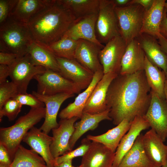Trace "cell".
Returning a JSON list of instances; mask_svg holds the SVG:
<instances>
[{
    "label": "cell",
    "mask_w": 167,
    "mask_h": 167,
    "mask_svg": "<svg viewBox=\"0 0 167 167\" xmlns=\"http://www.w3.org/2000/svg\"><path fill=\"white\" fill-rule=\"evenodd\" d=\"M151 88L144 70L131 74H120L110 84L106 103L113 124L124 119L132 122L137 116H143L151 101Z\"/></svg>",
    "instance_id": "1"
},
{
    "label": "cell",
    "mask_w": 167,
    "mask_h": 167,
    "mask_svg": "<svg viewBox=\"0 0 167 167\" xmlns=\"http://www.w3.org/2000/svg\"><path fill=\"white\" fill-rule=\"evenodd\" d=\"M75 19L56 1L33 17L28 25L34 41L46 47L62 38Z\"/></svg>",
    "instance_id": "2"
},
{
    "label": "cell",
    "mask_w": 167,
    "mask_h": 167,
    "mask_svg": "<svg viewBox=\"0 0 167 167\" xmlns=\"http://www.w3.org/2000/svg\"><path fill=\"white\" fill-rule=\"evenodd\" d=\"M0 52L11 53L19 58L25 56L33 41L28 24L10 17L0 24Z\"/></svg>",
    "instance_id": "3"
},
{
    "label": "cell",
    "mask_w": 167,
    "mask_h": 167,
    "mask_svg": "<svg viewBox=\"0 0 167 167\" xmlns=\"http://www.w3.org/2000/svg\"><path fill=\"white\" fill-rule=\"evenodd\" d=\"M45 107L31 108L22 116L13 125L0 129V144L8 152L12 160L15 153L25 136L34 126L45 118Z\"/></svg>",
    "instance_id": "4"
},
{
    "label": "cell",
    "mask_w": 167,
    "mask_h": 167,
    "mask_svg": "<svg viewBox=\"0 0 167 167\" xmlns=\"http://www.w3.org/2000/svg\"><path fill=\"white\" fill-rule=\"evenodd\" d=\"M145 11L143 7L135 4L115 6L119 32L127 45L140 35Z\"/></svg>",
    "instance_id": "5"
},
{
    "label": "cell",
    "mask_w": 167,
    "mask_h": 167,
    "mask_svg": "<svg viewBox=\"0 0 167 167\" xmlns=\"http://www.w3.org/2000/svg\"><path fill=\"white\" fill-rule=\"evenodd\" d=\"M37 82V92L44 95H53L62 93L72 94L81 89L74 83L63 76L59 72L46 69L34 78Z\"/></svg>",
    "instance_id": "6"
},
{
    "label": "cell",
    "mask_w": 167,
    "mask_h": 167,
    "mask_svg": "<svg viewBox=\"0 0 167 167\" xmlns=\"http://www.w3.org/2000/svg\"><path fill=\"white\" fill-rule=\"evenodd\" d=\"M113 0H100L95 26L96 36L99 42L106 44L113 37L120 35Z\"/></svg>",
    "instance_id": "7"
},
{
    "label": "cell",
    "mask_w": 167,
    "mask_h": 167,
    "mask_svg": "<svg viewBox=\"0 0 167 167\" xmlns=\"http://www.w3.org/2000/svg\"><path fill=\"white\" fill-rule=\"evenodd\" d=\"M9 67V76L11 81L16 86L18 94L27 93L30 81L36 75L44 72L46 69L33 65L27 54L19 58Z\"/></svg>",
    "instance_id": "8"
},
{
    "label": "cell",
    "mask_w": 167,
    "mask_h": 167,
    "mask_svg": "<svg viewBox=\"0 0 167 167\" xmlns=\"http://www.w3.org/2000/svg\"><path fill=\"white\" fill-rule=\"evenodd\" d=\"M127 45L118 35L110 40L101 50L99 57L104 74L110 72L120 74L122 58Z\"/></svg>",
    "instance_id": "9"
},
{
    "label": "cell",
    "mask_w": 167,
    "mask_h": 167,
    "mask_svg": "<svg viewBox=\"0 0 167 167\" xmlns=\"http://www.w3.org/2000/svg\"><path fill=\"white\" fill-rule=\"evenodd\" d=\"M151 101L148 109L143 116L163 142L167 138V103L151 89Z\"/></svg>",
    "instance_id": "10"
},
{
    "label": "cell",
    "mask_w": 167,
    "mask_h": 167,
    "mask_svg": "<svg viewBox=\"0 0 167 167\" xmlns=\"http://www.w3.org/2000/svg\"><path fill=\"white\" fill-rule=\"evenodd\" d=\"M45 106L44 121L40 129L44 133L48 134L51 130L58 127L59 124L57 118L59 109L66 100L74 96V94L62 93L53 95H44L33 91L32 94Z\"/></svg>",
    "instance_id": "11"
},
{
    "label": "cell",
    "mask_w": 167,
    "mask_h": 167,
    "mask_svg": "<svg viewBox=\"0 0 167 167\" xmlns=\"http://www.w3.org/2000/svg\"><path fill=\"white\" fill-rule=\"evenodd\" d=\"M79 119L74 117L61 119L58 126L52 130L53 139L50 150L54 159L71 151L69 141L75 130V123Z\"/></svg>",
    "instance_id": "12"
},
{
    "label": "cell",
    "mask_w": 167,
    "mask_h": 167,
    "mask_svg": "<svg viewBox=\"0 0 167 167\" xmlns=\"http://www.w3.org/2000/svg\"><path fill=\"white\" fill-rule=\"evenodd\" d=\"M56 57L60 73L63 76L75 83L81 90L88 87L92 80L94 73L75 59Z\"/></svg>",
    "instance_id": "13"
},
{
    "label": "cell",
    "mask_w": 167,
    "mask_h": 167,
    "mask_svg": "<svg viewBox=\"0 0 167 167\" xmlns=\"http://www.w3.org/2000/svg\"><path fill=\"white\" fill-rule=\"evenodd\" d=\"M118 75L113 72L104 74L92 91L85 105L84 113L96 114L108 109L106 103L107 91L111 83Z\"/></svg>",
    "instance_id": "14"
},
{
    "label": "cell",
    "mask_w": 167,
    "mask_h": 167,
    "mask_svg": "<svg viewBox=\"0 0 167 167\" xmlns=\"http://www.w3.org/2000/svg\"><path fill=\"white\" fill-rule=\"evenodd\" d=\"M98 13L75 19L63 37L77 41L80 39L88 40L104 47V46L99 42L96 34L95 26Z\"/></svg>",
    "instance_id": "15"
},
{
    "label": "cell",
    "mask_w": 167,
    "mask_h": 167,
    "mask_svg": "<svg viewBox=\"0 0 167 167\" xmlns=\"http://www.w3.org/2000/svg\"><path fill=\"white\" fill-rule=\"evenodd\" d=\"M52 139V136L34 126L27 133L23 141L42 157L47 167H54V159L50 150Z\"/></svg>",
    "instance_id": "16"
},
{
    "label": "cell",
    "mask_w": 167,
    "mask_h": 167,
    "mask_svg": "<svg viewBox=\"0 0 167 167\" xmlns=\"http://www.w3.org/2000/svg\"><path fill=\"white\" fill-rule=\"evenodd\" d=\"M102 47L91 41L80 39L75 54V59L84 67L93 73L103 70L99 57Z\"/></svg>",
    "instance_id": "17"
},
{
    "label": "cell",
    "mask_w": 167,
    "mask_h": 167,
    "mask_svg": "<svg viewBox=\"0 0 167 167\" xmlns=\"http://www.w3.org/2000/svg\"><path fill=\"white\" fill-rule=\"evenodd\" d=\"M145 54L137 38L127 45L121 62L120 74H131L144 70Z\"/></svg>",
    "instance_id": "18"
},
{
    "label": "cell",
    "mask_w": 167,
    "mask_h": 167,
    "mask_svg": "<svg viewBox=\"0 0 167 167\" xmlns=\"http://www.w3.org/2000/svg\"><path fill=\"white\" fill-rule=\"evenodd\" d=\"M142 142L145 153L148 159L156 167H161L167 158V145L152 129L143 135Z\"/></svg>",
    "instance_id": "19"
},
{
    "label": "cell",
    "mask_w": 167,
    "mask_h": 167,
    "mask_svg": "<svg viewBox=\"0 0 167 167\" xmlns=\"http://www.w3.org/2000/svg\"><path fill=\"white\" fill-rule=\"evenodd\" d=\"M150 127L143 116L136 117L131 122L127 133L122 139L115 152L113 167H117L126 153L131 148L136 138L143 130Z\"/></svg>",
    "instance_id": "20"
},
{
    "label": "cell",
    "mask_w": 167,
    "mask_h": 167,
    "mask_svg": "<svg viewBox=\"0 0 167 167\" xmlns=\"http://www.w3.org/2000/svg\"><path fill=\"white\" fill-rule=\"evenodd\" d=\"M115 154L102 143L92 142L82 156L81 165L83 167H111Z\"/></svg>",
    "instance_id": "21"
},
{
    "label": "cell",
    "mask_w": 167,
    "mask_h": 167,
    "mask_svg": "<svg viewBox=\"0 0 167 167\" xmlns=\"http://www.w3.org/2000/svg\"><path fill=\"white\" fill-rule=\"evenodd\" d=\"M104 75L103 70L98 71L94 73L92 80L88 87L79 94L73 102L68 104L60 112L58 115L61 119L74 117L81 118L85 105L92 91Z\"/></svg>",
    "instance_id": "22"
},
{
    "label": "cell",
    "mask_w": 167,
    "mask_h": 167,
    "mask_svg": "<svg viewBox=\"0 0 167 167\" xmlns=\"http://www.w3.org/2000/svg\"><path fill=\"white\" fill-rule=\"evenodd\" d=\"M136 38L147 58L154 65L162 69L167 79V54L161 49L157 39L145 34H141Z\"/></svg>",
    "instance_id": "23"
},
{
    "label": "cell",
    "mask_w": 167,
    "mask_h": 167,
    "mask_svg": "<svg viewBox=\"0 0 167 167\" xmlns=\"http://www.w3.org/2000/svg\"><path fill=\"white\" fill-rule=\"evenodd\" d=\"M56 1V0H18L11 17L28 24L35 15Z\"/></svg>",
    "instance_id": "24"
},
{
    "label": "cell",
    "mask_w": 167,
    "mask_h": 167,
    "mask_svg": "<svg viewBox=\"0 0 167 167\" xmlns=\"http://www.w3.org/2000/svg\"><path fill=\"white\" fill-rule=\"evenodd\" d=\"M109 109L98 113L91 114L84 113L80 120L74 125L75 130L70 140V148L72 150L77 140L85 133L93 130L98 126L99 123L104 120L112 121L109 116Z\"/></svg>",
    "instance_id": "25"
},
{
    "label": "cell",
    "mask_w": 167,
    "mask_h": 167,
    "mask_svg": "<svg viewBox=\"0 0 167 167\" xmlns=\"http://www.w3.org/2000/svg\"><path fill=\"white\" fill-rule=\"evenodd\" d=\"M165 2V0H154L151 7L145 10L140 34H147L157 39Z\"/></svg>",
    "instance_id": "26"
},
{
    "label": "cell",
    "mask_w": 167,
    "mask_h": 167,
    "mask_svg": "<svg viewBox=\"0 0 167 167\" xmlns=\"http://www.w3.org/2000/svg\"><path fill=\"white\" fill-rule=\"evenodd\" d=\"M132 122L124 119L116 127L101 135H88L87 138L92 142L102 143L112 152H115L122 138L129 130Z\"/></svg>",
    "instance_id": "27"
},
{
    "label": "cell",
    "mask_w": 167,
    "mask_h": 167,
    "mask_svg": "<svg viewBox=\"0 0 167 167\" xmlns=\"http://www.w3.org/2000/svg\"><path fill=\"white\" fill-rule=\"evenodd\" d=\"M143 135L140 134L137 137L117 167H156L145 153L143 144Z\"/></svg>",
    "instance_id": "28"
},
{
    "label": "cell",
    "mask_w": 167,
    "mask_h": 167,
    "mask_svg": "<svg viewBox=\"0 0 167 167\" xmlns=\"http://www.w3.org/2000/svg\"><path fill=\"white\" fill-rule=\"evenodd\" d=\"M27 54L34 65L42 66L46 69L60 72L55 56L46 47L33 41Z\"/></svg>",
    "instance_id": "29"
},
{
    "label": "cell",
    "mask_w": 167,
    "mask_h": 167,
    "mask_svg": "<svg viewBox=\"0 0 167 167\" xmlns=\"http://www.w3.org/2000/svg\"><path fill=\"white\" fill-rule=\"evenodd\" d=\"M144 70L151 89L160 98L165 99L164 87L167 79L165 72L152 64L146 56Z\"/></svg>",
    "instance_id": "30"
},
{
    "label": "cell",
    "mask_w": 167,
    "mask_h": 167,
    "mask_svg": "<svg viewBox=\"0 0 167 167\" xmlns=\"http://www.w3.org/2000/svg\"><path fill=\"white\" fill-rule=\"evenodd\" d=\"M57 2L72 13L75 19L97 13L100 0H57Z\"/></svg>",
    "instance_id": "31"
},
{
    "label": "cell",
    "mask_w": 167,
    "mask_h": 167,
    "mask_svg": "<svg viewBox=\"0 0 167 167\" xmlns=\"http://www.w3.org/2000/svg\"><path fill=\"white\" fill-rule=\"evenodd\" d=\"M9 167H47L44 159L32 149L20 145Z\"/></svg>",
    "instance_id": "32"
},
{
    "label": "cell",
    "mask_w": 167,
    "mask_h": 167,
    "mask_svg": "<svg viewBox=\"0 0 167 167\" xmlns=\"http://www.w3.org/2000/svg\"><path fill=\"white\" fill-rule=\"evenodd\" d=\"M78 40L63 37L46 47L56 57L69 59H75Z\"/></svg>",
    "instance_id": "33"
},
{
    "label": "cell",
    "mask_w": 167,
    "mask_h": 167,
    "mask_svg": "<svg viewBox=\"0 0 167 167\" xmlns=\"http://www.w3.org/2000/svg\"><path fill=\"white\" fill-rule=\"evenodd\" d=\"M22 105L14 98L7 101L0 109V121L3 117L7 118L10 121L14 120L21 111Z\"/></svg>",
    "instance_id": "34"
},
{
    "label": "cell",
    "mask_w": 167,
    "mask_h": 167,
    "mask_svg": "<svg viewBox=\"0 0 167 167\" xmlns=\"http://www.w3.org/2000/svg\"><path fill=\"white\" fill-rule=\"evenodd\" d=\"M91 143L90 140L87 138L83 139L81 142V145L76 148L55 158L54 166L68 160H72L77 157L83 156L89 148Z\"/></svg>",
    "instance_id": "35"
},
{
    "label": "cell",
    "mask_w": 167,
    "mask_h": 167,
    "mask_svg": "<svg viewBox=\"0 0 167 167\" xmlns=\"http://www.w3.org/2000/svg\"><path fill=\"white\" fill-rule=\"evenodd\" d=\"M18 94L17 88L11 81L7 80L0 84V109L8 100L15 97Z\"/></svg>",
    "instance_id": "36"
},
{
    "label": "cell",
    "mask_w": 167,
    "mask_h": 167,
    "mask_svg": "<svg viewBox=\"0 0 167 167\" xmlns=\"http://www.w3.org/2000/svg\"><path fill=\"white\" fill-rule=\"evenodd\" d=\"M21 105H27L31 108L44 107L45 105L32 94L26 93L18 94L13 98Z\"/></svg>",
    "instance_id": "37"
},
{
    "label": "cell",
    "mask_w": 167,
    "mask_h": 167,
    "mask_svg": "<svg viewBox=\"0 0 167 167\" xmlns=\"http://www.w3.org/2000/svg\"><path fill=\"white\" fill-rule=\"evenodd\" d=\"M18 0H0V23L5 22L11 17Z\"/></svg>",
    "instance_id": "38"
},
{
    "label": "cell",
    "mask_w": 167,
    "mask_h": 167,
    "mask_svg": "<svg viewBox=\"0 0 167 167\" xmlns=\"http://www.w3.org/2000/svg\"><path fill=\"white\" fill-rule=\"evenodd\" d=\"M19 58L17 55L14 54L0 52V64L10 66Z\"/></svg>",
    "instance_id": "39"
},
{
    "label": "cell",
    "mask_w": 167,
    "mask_h": 167,
    "mask_svg": "<svg viewBox=\"0 0 167 167\" xmlns=\"http://www.w3.org/2000/svg\"><path fill=\"white\" fill-rule=\"evenodd\" d=\"M12 162L7 150L2 145L0 144V165L10 166Z\"/></svg>",
    "instance_id": "40"
},
{
    "label": "cell",
    "mask_w": 167,
    "mask_h": 167,
    "mask_svg": "<svg viewBox=\"0 0 167 167\" xmlns=\"http://www.w3.org/2000/svg\"><path fill=\"white\" fill-rule=\"evenodd\" d=\"M167 10L164 8V13L160 27V33L167 40Z\"/></svg>",
    "instance_id": "41"
},
{
    "label": "cell",
    "mask_w": 167,
    "mask_h": 167,
    "mask_svg": "<svg viewBox=\"0 0 167 167\" xmlns=\"http://www.w3.org/2000/svg\"><path fill=\"white\" fill-rule=\"evenodd\" d=\"M9 66L4 65H0V84L5 82L7 78L9 76Z\"/></svg>",
    "instance_id": "42"
},
{
    "label": "cell",
    "mask_w": 167,
    "mask_h": 167,
    "mask_svg": "<svg viewBox=\"0 0 167 167\" xmlns=\"http://www.w3.org/2000/svg\"><path fill=\"white\" fill-rule=\"evenodd\" d=\"M154 1V0H131L128 4H139L147 10L151 7Z\"/></svg>",
    "instance_id": "43"
},
{
    "label": "cell",
    "mask_w": 167,
    "mask_h": 167,
    "mask_svg": "<svg viewBox=\"0 0 167 167\" xmlns=\"http://www.w3.org/2000/svg\"><path fill=\"white\" fill-rule=\"evenodd\" d=\"M157 39L163 50L167 54V40L160 34Z\"/></svg>",
    "instance_id": "44"
},
{
    "label": "cell",
    "mask_w": 167,
    "mask_h": 167,
    "mask_svg": "<svg viewBox=\"0 0 167 167\" xmlns=\"http://www.w3.org/2000/svg\"><path fill=\"white\" fill-rule=\"evenodd\" d=\"M116 6L122 7L127 5L131 0H113Z\"/></svg>",
    "instance_id": "45"
},
{
    "label": "cell",
    "mask_w": 167,
    "mask_h": 167,
    "mask_svg": "<svg viewBox=\"0 0 167 167\" xmlns=\"http://www.w3.org/2000/svg\"><path fill=\"white\" fill-rule=\"evenodd\" d=\"M72 160H68L58 165L54 166V167H72Z\"/></svg>",
    "instance_id": "46"
},
{
    "label": "cell",
    "mask_w": 167,
    "mask_h": 167,
    "mask_svg": "<svg viewBox=\"0 0 167 167\" xmlns=\"http://www.w3.org/2000/svg\"><path fill=\"white\" fill-rule=\"evenodd\" d=\"M164 93L165 96V99L167 103V79L165 80V87H164Z\"/></svg>",
    "instance_id": "47"
},
{
    "label": "cell",
    "mask_w": 167,
    "mask_h": 167,
    "mask_svg": "<svg viewBox=\"0 0 167 167\" xmlns=\"http://www.w3.org/2000/svg\"><path fill=\"white\" fill-rule=\"evenodd\" d=\"M161 167H167V158L165 164L163 165Z\"/></svg>",
    "instance_id": "48"
},
{
    "label": "cell",
    "mask_w": 167,
    "mask_h": 167,
    "mask_svg": "<svg viewBox=\"0 0 167 167\" xmlns=\"http://www.w3.org/2000/svg\"><path fill=\"white\" fill-rule=\"evenodd\" d=\"M164 8L167 10V1L164 4Z\"/></svg>",
    "instance_id": "49"
},
{
    "label": "cell",
    "mask_w": 167,
    "mask_h": 167,
    "mask_svg": "<svg viewBox=\"0 0 167 167\" xmlns=\"http://www.w3.org/2000/svg\"><path fill=\"white\" fill-rule=\"evenodd\" d=\"M0 167H9V166L0 165Z\"/></svg>",
    "instance_id": "50"
},
{
    "label": "cell",
    "mask_w": 167,
    "mask_h": 167,
    "mask_svg": "<svg viewBox=\"0 0 167 167\" xmlns=\"http://www.w3.org/2000/svg\"><path fill=\"white\" fill-rule=\"evenodd\" d=\"M72 167H83V166L81 165H80L79 166H78V167H75V166H73Z\"/></svg>",
    "instance_id": "51"
},
{
    "label": "cell",
    "mask_w": 167,
    "mask_h": 167,
    "mask_svg": "<svg viewBox=\"0 0 167 167\" xmlns=\"http://www.w3.org/2000/svg\"><path fill=\"white\" fill-rule=\"evenodd\" d=\"M111 167H113V166H112Z\"/></svg>",
    "instance_id": "52"
},
{
    "label": "cell",
    "mask_w": 167,
    "mask_h": 167,
    "mask_svg": "<svg viewBox=\"0 0 167 167\" xmlns=\"http://www.w3.org/2000/svg\"></svg>",
    "instance_id": "53"
}]
</instances>
